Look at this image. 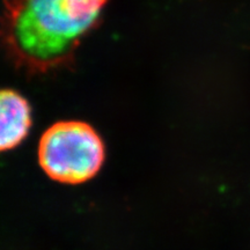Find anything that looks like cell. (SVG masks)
Wrapping results in <instances>:
<instances>
[{
	"mask_svg": "<svg viewBox=\"0 0 250 250\" xmlns=\"http://www.w3.org/2000/svg\"><path fill=\"white\" fill-rule=\"evenodd\" d=\"M31 126V108L23 96L12 89H0V152L23 142Z\"/></svg>",
	"mask_w": 250,
	"mask_h": 250,
	"instance_id": "3957f363",
	"label": "cell"
},
{
	"mask_svg": "<svg viewBox=\"0 0 250 250\" xmlns=\"http://www.w3.org/2000/svg\"><path fill=\"white\" fill-rule=\"evenodd\" d=\"M108 0H6L0 41L14 65L44 74L70 65Z\"/></svg>",
	"mask_w": 250,
	"mask_h": 250,
	"instance_id": "6da1fadb",
	"label": "cell"
},
{
	"mask_svg": "<svg viewBox=\"0 0 250 250\" xmlns=\"http://www.w3.org/2000/svg\"><path fill=\"white\" fill-rule=\"evenodd\" d=\"M104 158L101 137L83 122H58L41 137L39 162L50 179L57 182L80 184L93 179Z\"/></svg>",
	"mask_w": 250,
	"mask_h": 250,
	"instance_id": "7a4b0ae2",
	"label": "cell"
}]
</instances>
